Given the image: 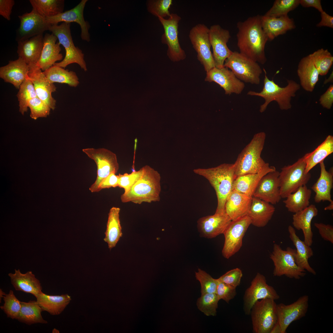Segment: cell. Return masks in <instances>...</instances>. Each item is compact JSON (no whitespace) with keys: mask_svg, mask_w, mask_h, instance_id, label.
<instances>
[{"mask_svg":"<svg viewBox=\"0 0 333 333\" xmlns=\"http://www.w3.org/2000/svg\"><path fill=\"white\" fill-rule=\"evenodd\" d=\"M172 0H150L147 2L148 11L155 16L164 18L170 16L169 9L172 4Z\"/></svg>","mask_w":333,"mask_h":333,"instance_id":"cell-48","label":"cell"},{"mask_svg":"<svg viewBox=\"0 0 333 333\" xmlns=\"http://www.w3.org/2000/svg\"><path fill=\"white\" fill-rule=\"evenodd\" d=\"M219 300L216 294L205 293L198 299L197 306L199 310L206 316H215Z\"/></svg>","mask_w":333,"mask_h":333,"instance_id":"cell-46","label":"cell"},{"mask_svg":"<svg viewBox=\"0 0 333 333\" xmlns=\"http://www.w3.org/2000/svg\"><path fill=\"white\" fill-rule=\"evenodd\" d=\"M8 276L12 285L16 290L31 294L35 297L42 292L39 281L31 271L23 274L19 269H15L14 273H9Z\"/></svg>","mask_w":333,"mask_h":333,"instance_id":"cell-32","label":"cell"},{"mask_svg":"<svg viewBox=\"0 0 333 333\" xmlns=\"http://www.w3.org/2000/svg\"><path fill=\"white\" fill-rule=\"evenodd\" d=\"M251 224L247 215L231 221L223 234L224 242L222 253L224 258L229 259L240 250L243 238Z\"/></svg>","mask_w":333,"mask_h":333,"instance_id":"cell-14","label":"cell"},{"mask_svg":"<svg viewBox=\"0 0 333 333\" xmlns=\"http://www.w3.org/2000/svg\"><path fill=\"white\" fill-rule=\"evenodd\" d=\"M14 4V0H0V15L7 20H10Z\"/></svg>","mask_w":333,"mask_h":333,"instance_id":"cell-56","label":"cell"},{"mask_svg":"<svg viewBox=\"0 0 333 333\" xmlns=\"http://www.w3.org/2000/svg\"><path fill=\"white\" fill-rule=\"evenodd\" d=\"M252 197L235 190H232L228 196L225 210L232 220L247 216L251 204Z\"/></svg>","mask_w":333,"mask_h":333,"instance_id":"cell-26","label":"cell"},{"mask_svg":"<svg viewBox=\"0 0 333 333\" xmlns=\"http://www.w3.org/2000/svg\"><path fill=\"white\" fill-rule=\"evenodd\" d=\"M319 75H327L333 63V56L327 49L321 48L309 55Z\"/></svg>","mask_w":333,"mask_h":333,"instance_id":"cell-43","label":"cell"},{"mask_svg":"<svg viewBox=\"0 0 333 333\" xmlns=\"http://www.w3.org/2000/svg\"><path fill=\"white\" fill-rule=\"evenodd\" d=\"M333 209V201L330 202L329 204L325 207L324 210H331Z\"/></svg>","mask_w":333,"mask_h":333,"instance_id":"cell-61","label":"cell"},{"mask_svg":"<svg viewBox=\"0 0 333 333\" xmlns=\"http://www.w3.org/2000/svg\"><path fill=\"white\" fill-rule=\"evenodd\" d=\"M4 303L0 308L6 314L7 317L12 319H16L19 313L21 304L19 301L14 295L13 291L10 290L9 293L6 294L3 298Z\"/></svg>","mask_w":333,"mask_h":333,"instance_id":"cell-47","label":"cell"},{"mask_svg":"<svg viewBox=\"0 0 333 333\" xmlns=\"http://www.w3.org/2000/svg\"><path fill=\"white\" fill-rule=\"evenodd\" d=\"M216 294L219 300L222 299L228 303L236 294V288L219 281L218 279Z\"/></svg>","mask_w":333,"mask_h":333,"instance_id":"cell-53","label":"cell"},{"mask_svg":"<svg viewBox=\"0 0 333 333\" xmlns=\"http://www.w3.org/2000/svg\"><path fill=\"white\" fill-rule=\"evenodd\" d=\"M309 297L303 295L289 305L283 303L277 304L278 321L282 333H285L290 324L305 316L308 308Z\"/></svg>","mask_w":333,"mask_h":333,"instance_id":"cell-18","label":"cell"},{"mask_svg":"<svg viewBox=\"0 0 333 333\" xmlns=\"http://www.w3.org/2000/svg\"><path fill=\"white\" fill-rule=\"evenodd\" d=\"M6 294L1 289H0V303L1 302L2 298H3L4 296Z\"/></svg>","mask_w":333,"mask_h":333,"instance_id":"cell-63","label":"cell"},{"mask_svg":"<svg viewBox=\"0 0 333 333\" xmlns=\"http://www.w3.org/2000/svg\"><path fill=\"white\" fill-rule=\"evenodd\" d=\"M87 1V0H82L76 6L70 10L54 16L45 18L46 21L51 25L58 24L60 22L68 23H76L80 27V36L82 39L88 42L90 40L88 32L90 26L88 22L85 20L83 13Z\"/></svg>","mask_w":333,"mask_h":333,"instance_id":"cell-21","label":"cell"},{"mask_svg":"<svg viewBox=\"0 0 333 333\" xmlns=\"http://www.w3.org/2000/svg\"><path fill=\"white\" fill-rule=\"evenodd\" d=\"M224 67L229 68L241 81L253 84L260 83L262 70L258 64L236 51L225 61Z\"/></svg>","mask_w":333,"mask_h":333,"instance_id":"cell-11","label":"cell"},{"mask_svg":"<svg viewBox=\"0 0 333 333\" xmlns=\"http://www.w3.org/2000/svg\"><path fill=\"white\" fill-rule=\"evenodd\" d=\"M43 72L49 81L52 84H66L76 87L80 83L75 72L54 65Z\"/></svg>","mask_w":333,"mask_h":333,"instance_id":"cell-41","label":"cell"},{"mask_svg":"<svg viewBox=\"0 0 333 333\" xmlns=\"http://www.w3.org/2000/svg\"><path fill=\"white\" fill-rule=\"evenodd\" d=\"M300 84L305 91L312 92L319 80V73L309 55L302 58L297 70Z\"/></svg>","mask_w":333,"mask_h":333,"instance_id":"cell-34","label":"cell"},{"mask_svg":"<svg viewBox=\"0 0 333 333\" xmlns=\"http://www.w3.org/2000/svg\"><path fill=\"white\" fill-rule=\"evenodd\" d=\"M242 276L241 270L237 268L228 271L218 279L220 281L236 288L240 285Z\"/></svg>","mask_w":333,"mask_h":333,"instance_id":"cell-52","label":"cell"},{"mask_svg":"<svg viewBox=\"0 0 333 333\" xmlns=\"http://www.w3.org/2000/svg\"><path fill=\"white\" fill-rule=\"evenodd\" d=\"M29 2L32 8L45 18L63 12L64 0H30Z\"/></svg>","mask_w":333,"mask_h":333,"instance_id":"cell-42","label":"cell"},{"mask_svg":"<svg viewBox=\"0 0 333 333\" xmlns=\"http://www.w3.org/2000/svg\"><path fill=\"white\" fill-rule=\"evenodd\" d=\"M251 315L254 333H270L278 321L275 300L265 298L257 301L252 307Z\"/></svg>","mask_w":333,"mask_h":333,"instance_id":"cell-10","label":"cell"},{"mask_svg":"<svg viewBox=\"0 0 333 333\" xmlns=\"http://www.w3.org/2000/svg\"><path fill=\"white\" fill-rule=\"evenodd\" d=\"M237 46L240 52L254 61L264 64L267 60L265 52L268 41L261 24V15L249 17L237 24Z\"/></svg>","mask_w":333,"mask_h":333,"instance_id":"cell-1","label":"cell"},{"mask_svg":"<svg viewBox=\"0 0 333 333\" xmlns=\"http://www.w3.org/2000/svg\"><path fill=\"white\" fill-rule=\"evenodd\" d=\"M273 205L253 196L247 216L251 224L257 227L265 226L271 219L275 211Z\"/></svg>","mask_w":333,"mask_h":333,"instance_id":"cell-29","label":"cell"},{"mask_svg":"<svg viewBox=\"0 0 333 333\" xmlns=\"http://www.w3.org/2000/svg\"><path fill=\"white\" fill-rule=\"evenodd\" d=\"M306 163L304 156L292 165L281 168L279 174L280 192L282 198L285 199L300 187L306 185L311 176L305 172Z\"/></svg>","mask_w":333,"mask_h":333,"instance_id":"cell-7","label":"cell"},{"mask_svg":"<svg viewBox=\"0 0 333 333\" xmlns=\"http://www.w3.org/2000/svg\"><path fill=\"white\" fill-rule=\"evenodd\" d=\"M18 17L20 24L16 32V40L17 42L43 34L44 31L49 30L51 25L46 21L45 18L33 8L30 12L19 15Z\"/></svg>","mask_w":333,"mask_h":333,"instance_id":"cell-16","label":"cell"},{"mask_svg":"<svg viewBox=\"0 0 333 333\" xmlns=\"http://www.w3.org/2000/svg\"><path fill=\"white\" fill-rule=\"evenodd\" d=\"M311 193V190L306 185L302 186L295 191L289 194L283 203L288 211L294 213L310 205Z\"/></svg>","mask_w":333,"mask_h":333,"instance_id":"cell-39","label":"cell"},{"mask_svg":"<svg viewBox=\"0 0 333 333\" xmlns=\"http://www.w3.org/2000/svg\"><path fill=\"white\" fill-rule=\"evenodd\" d=\"M36 301L43 311L52 315L60 314L71 300L68 294L60 295H47L42 292L35 296Z\"/></svg>","mask_w":333,"mask_h":333,"instance_id":"cell-36","label":"cell"},{"mask_svg":"<svg viewBox=\"0 0 333 333\" xmlns=\"http://www.w3.org/2000/svg\"><path fill=\"white\" fill-rule=\"evenodd\" d=\"M321 20L316 26L319 27H327L333 28V17L329 15L325 11L321 13Z\"/></svg>","mask_w":333,"mask_h":333,"instance_id":"cell-58","label":"cell"},{"mask_svg":"<svg viewBox=\"0 0 333 333\" xmlns=\"http://www.w3.org/2000/svg\"><path fill=\"white\" fill-rule=\"evenodd\" d=\"M296 250L287 247L285 250L276 244L273 245L270 258L274 265V276L285 275L290 278L299 279L306 274V270L299 267L295 260Z\"/></svg>","mask_w":333,"mask_h":333,"instance_id":"cell-8","label":"cell"},{"mask_svg":"<svg viewBox=\"0 0 333 333\" xmlns=\"http://www.w3.org/2000/svg\"><path fill=\"white\" fill-rule=\"evenodd\" d=\"M206 72L205 81L217 84L224 89L226 94H240L245 88L244 82L227 67H215Z\"/></svg>","mask_w":333,"mask_h":333,"instance_id":"cell-19","label":"cell"},{"mask_svg":"<svg viewBox=\"0 0 333 333\" xmlns=\"http://www.w3.org/2000/svg\"><path fill=\"white\" fill-rule=\"evenodd\" d=\"M57 37L53 34H46L44 36L43 44L41 55L36 65L43 72L49 68L58 61L63 59L60 53V44L56 42Z\"/></svg>","mask_w":333,"mask_h":333,"instance_id":"cell-24","label":"cell"},{"mask_svg":"<svg viewBox=\"0 0 333 333\" xmlns=\"http://www.w3.org/2000/svg\"><path fill=\"white\" fill-rule=\"evenodd\" d=\"M82 151L97 164L96 179L89 190L92 192H98L100 185L104 179L111 173L116 174L118 171L119 166L116 155L104 148H87L83 149Z\"/></svg>","mask_w":333,"mask_h":333,"instance_id":"cell-9","label":"cell"},{"mask_svg":"<svg viewBox=\"0 0 333 333\" xmlns=\"http://www.w3.org/2000/svg\"><path fill=\"white\" fill-rule=\"evenodd\" d=\"M143 173L139 180L128 191L121 196L123 203L131 202L141 204L160 200L161 191L160 174L148 165L143 167Z\"/></svg>","mask_w":333,"mask_h":333,"instance_id":"cell-3","label":"cell"},{"mask_svg":"<svg viewBox=\"0 0 333 333\" xmlns=\"http://www.w3.org/2000/svg\"><path fill=\"white\" fill-rule=\"evenodd\" d=\"M333 82V71L331 74L330 77L327 80H325L324 82V84L327 83L328 82Z\"/></svg>","mask_w":333,"mask_h":333,"instance_id":"cell-62","label":"cell"},{"mask_svg":"<svg viewBox=\"0 0 333 333\" xmlns=\"http://www.w3.org/2000/svg\"><path fill=\"white\" fill-rule=\"evenodd\" d=\"M314 225L318 229L319 234L324 240L333 243V227L332 225L317 223H314Z\"/></svg>","mask_w":333,"mask_h":333,"instance_id":"cell-54","label":"cell"},{"mask_svg":"<svg viewBox=\"0 0 333 333\" xmlns=\"http://www.w3.org/2000/svg\"><path fill=\"white\" fill-rule=\"evenodd\" d=\"M120 210L119 208L113 207L108 214L104 240L107 243L110 249L116 246L122 235L119 218Z\"/></svg>","mask_w":333,"mask_h":333,"instance_id":"cell-37","label":"cell"},{"mask_svg":"<svg viewBox=\"0 0 333 333\" xmlns=\"http://www.w3.org/2000/svg\"><path fill=\"white\" fill-rule=\"evenodd\" d=\"M299 4L300 0H276L264 15L275 17L286 16Z\"/></svg>","mask_w":333,"mask_h":333,"instance_id":"cell-45","label":"cell"},{"mask_svg":"<svg viewBox=\"0 0 333 333\" xmlns=\"http://www.w3.org/2000/svg\"><path fill=\"white\" fill-rule=\"evenodd\" d=\"M320 104L324 108L329 109L333 104V85H331L326 91L322 95L319 99Z\"/></svg>","mask_w":333,"mask_h":333,"instance_id":"cell-55","label":"cell"},{"mask_svg":"<svg viewBox=\"0 0 333 333\" xmlns=\"http://www.w3.org/2000/svg\"><path fill=\"white\" fill-rule=\"evenodd\" d=\"M29 66L21 58L10 60L7 65L0 68V77L5 82L12 84L19 89L20 85L28 77Z\"/></svg>","mask_w":333,"mask_h":333,"instance_id":"cell-25","label":"cell"},{"mask_svg":"<svg viewBox=\"0 0 333 333\" xmlns=\"http://www.w3.org/2000/svg\"><path fill=\"white\" fill-rule=\"evenodd\" d=\"M318 210L314 204L310 205L304 209L293 215L292 224L298 230H301L303 233L304 242L309 246L313 243V233L311 223L313 218L318 214Z\"/></svg>","mask_w":333,"mask_h":333,"instance_id":"cell-30","label":"cell"},{"mask_svg":"<svg viewBox=\"0 0 333 333\" xmlns=\"http://www.w3.org/2000/svg\"><path fill=\"white\" fill-rule=\"evenodd\" d=\"M43 34L18 42L17 53L29 66L36 65L40 56L43 44Z\"/></svg>","mask_w":333,"mask_h":333,"instance_id":"cell-27","label":"cell"},{"mask_svg":"<svg viewBox=\"0 0 333 333\" xmlns=\"http://www.w3.org/2000/svg\"><path fill=\"white\" fill-rule=\"evenodd\" d=\"M70 26L71 23L63 22L59 25H51L49 27V31L57 37L58 43L62 45L65 51V55L63 60L56 63L54 65L65 68L70 64L76 63L86 72L87 69L84 59V54L82 50L74 44Z\"/></svg>","mask_w":333,"mask_h":333,"instance_id":"cell-6","label":"cell"},{"mask_svg":"<svg viewBox=\"0 0 333 333\" xmlns=\"http://www.w3.org/2000/svg\"><path fill=\"white\" fill-rule=\"evenodd\" d=\"M320 174L319 177L311 187L315 193L314 201L316 203L327 201L331 202V190L333 186V169L330 168L327 171L323 161L319 163Z\"/></svg>","mask_w":333,"mask_h":333,"instance_id":"cell-33","label":"cell"},{"mask_svg":"<svg viewBox=\"0 0 333 333\" xmlns=\"http://www.w3.org/2000/svg\"><path fill=\"white\" fill-rule=\"evenodd\" d=\"M288 230L289 237L296 248L295 257L296 263L301 268L315 275V270L310 266L308 261L313 255L312 248L299 239L296 235L295 229L292 226H288Z\"/></svg>","mask_w":333,"mask_h":333,"instance_id":"cell-35","label":"cell"},{"mask_svg":"<svg viewBox=\"0 0 333 333\" xmlns=\"http://www.w3.org/2000/svg\"><path fill=\"white\" fill-rule=\"evenodd\" d=\"M20 303L21 309L16 320L28 325L48 323L43 318L41 315L43 310L36 301L30 300L28 302L20 301Z\"/></svg>","mask_w":333,"mask_h":333,"instance_id":"cell-40","label":"cell"},{"mask_svg":"<svg viewBox=\"0 0 333 333\" xmlns=\"http://www.w3.org/2000/svg\"><path fill=\"white\" fill-rule=\"evenodd\" d=\"M189 37L197 53V59L205 70L207 72L215 67L211 50L209 28L204 24H198L190 30Z\"/></svg>","mask_w":333,"mask_h":333,"instance_id":"cell-13","label":"cell"},{"mask_svg":"<svg viewBox=\"0 0 333 333\" xmlns=\"http://www.w3.org/2000/svg\"><path fill=\"white\" fill-rule=\"evenodd\" d=\"M232 220L225 212L216 213L199 218L197 228L200 236L208 239L223 234Z\"/></svg>","mask_w":333,"mask_h":333,"instance_id":"cell-20","label":"cell"},{"mask_svg":"<svg viewBox=\"0 0 333 333\" xmlns=\"http://www.w3.org/2000/svg\"><path fill=\"white\" fill-rule=\"evenodd\" d=\"M209 37L215 66L219 68H222L225 61L233 52L227 45L231 38L230 33L219 25H213L209 28Z\"/></svg>","mask_w":333,"mask_h":333,"instance_id":"cell-17","label":"cell"},{"mask_svg":"<svg viewBox=\"0 0 333 333\" xmlns=\"http://www.w3.org/2000/svg\"><path fill=\"white\" fill-rule=\"evenodd\" d=\"M276 170L274 166H270L267 163L261 171L257 173L245 175L236 178L233 183L232 190L252 197L262 178L267 174Z\"/></svg>","mask_w":333,"mask_h":333,"instance_id":"cell-31","label":"cell"},{"mask_svg":"<svg viewBox=\"0 0 333 333\" xmlns=\"http://www.w3.org/2000/svg\"><path fill=\"white\" fill-rule=\"evenodd\" d=\"M266 138L263 132L256 134L250 142L238 154L234 163L236 178L239 176L257 173L266 165L261 157Z\"/></svg>","mask_w":333,"mask_h":333,"instance_id":"cell-5","label":"cell"},{"mask_svg":"<svg viewBox=\"0 0 333 333\" xmlns=\"http://www.w3.org/2000/svg\"><path fill=\"white\" fill-rule=\"evenodd\" d=\"M235 170L234 163H224L215 167L193 170L194 173L207 179L215 190L217 201L216 213L225 212L226 201L232 190L236 178Z\"/></svg>","mask_w":333,"mask_h":333,"instance_id":"cell-2","label":"cell"},{"mask_svg":"<svg viewBox=\"0 0 333 333\" xmlns=\"http://www.w3.org/2000/svg\"><path fill=\"white\" fill-rule=\"evenodd\" d=\"M143 172V168L142 167L138 171H133L130 174H119L118 187L123 188L124 192H127L140 178Z\"/></svg>","mask_w":333,"mask_h":333,"instance_id":"cell-51","label":"cell"},{"mask_svg":"<svg viewBox=\"0 0 333 333\" xmlns=\"http://www.w3.org/2000/svg\"><path fill=\"white\" fill-rule=\"evenodd\" d=\"M265 73L264 86L260 92L250 91L247 95L261 97L265 100L264 103L260 106L259 111L264 112L268 105L272 101H276L282 110H287L292 107L291 101L292 98L296 95V92L300 88V85L294 80H287V84L282 87L276 84L273 80H270L267 76L264 69Z\"/></svg>","mask_w":333,"mask_h":333,"instance_id":"cell-4","label":"cell"},{"mask_svg":"<svg viewBox=\"0 0 333 333\" xmlns=\"http://www.w3.org/2000/svg\"><path fill=\"white\" fill-rule=\"evenodd\" d=\"M333 152V136L328 135L324 141L313 151L303 156L306 163L305 172L307 173L316 165Z\"/></svg>","mask_w":333,"mask_h":333,"instance_id":"cell-38","label":"cell"},{"mask_svg":"<svg viewBox=\"0 0 333 333\" xmlns=\"http://www.w3.org/2000/svg\"><path fill=\"white\" fill-rule=\"evenodd\" d=\"M261 24L269 41L295 28L293 19L288 15L278 17L261 15Z\"/></svg>","mask_w":333,"mask_h":333,"instance_id":"cell-28","label":"cell"},{"mask_svg":"<svg viewBox=\"0 0 333 333\" xmlns=\"http://www.w3.org/2000/svg\"><path fill=\"white\" fill-rule=\"evenodd\" d=\"M196 279L200 282L201 286V294L205 293L216 294L218 283L217 279L213 278L204 271L198 268L195 272Z\"/></svg>","mask_w":333,"mask_h":333,"instance_id":"cell-49","label":"cell"},{"mask_svg":"<svg viewBox=\"0 0 333 333\" xmlns=\"http://www.w3.org/2000/svg\"><path fill=\"white\" fill-rule=\"evenodd\" d=\"M279 172L276 170L263 176L259 182L253 196L273 205L282 198L280 194Z\"/></svg>","mask_w":333,"mask_h":333,"instance_id":"cell-23","label":"cell"},{"mask_svg":"<svg viewBox=\"0 0 333 333\" xmlns=\"http://www.w3.org/2000/svg\"><path fill=\"white\" fill-rule=\"evenodd\" d=\"M119 177L114 173H112L105 179L100 184L99 191L102 189L115 188L118 187Z\"/></svg>","mask_w":333,"mask_h":333,"instance_id":"cell-57","label":"cell"},{"mask_svg":"<svg viewBox=\"0 0 333 333\" xmlns=\"http://www.w3.org/2000/svg\"><path fill=\"white\" fill-rule=\"evenodd\" d=\"M28 107L30 110V116L34 120L40 117H46L50 113L51 109L44 102L37 97L31 99L28 102Z\"/></svg>","mask_w":333,"mask_h":333,"instance_id":"cell-50","label":"cell"},{"mask_svg":"<svg viewBox=\"0 0 333 333\" xmlns=\"http://www.w3.org/2000/svg\"><path fill=\"white\" fill-rule=\"evenodd\" d=\"M300 4L303 7H313L320 13L324 10L320 0H300Z\"/></svg>","mask_w":333,"mask_h":333,"instance_id":"cell-59","label":"cell"},{"mask_svg":"<svg viewBox=\"0 0 333 333\" xmlns=\"http://www.w3.org/2000/svg\"><path fill=\"white\" fill-rule=\"evenodd\" d=\"M17 97L19 102V111L24 115L27 111L28 101L37 97L33 84L28 76L20 85Z\"/></svg>","mask_w":333,"mask_h":333,"instance_id":"cell-44","label":"cell"},{"mask_svg":"<svg viewBox=\"0 0 333 333\" xmlns=\"http://www.w3.org/2000/svg\"><path fill=\"white\" fill-rule=\"evenodd\" d=\"M29 66L28 76L33 84L37 97L54 110L56 108V101L52 97V93L56 91V87L49 81L36 64Z\"/></svg>","mask_w":333,"mask_h":333,"instance_id":"cell-22","label":"cell"},{"mask_svg":"<svg viewBox=\"0 0 333 333\" xmlns=\"http://www.w3.org/2000/svg\"><path fill=\"white\" fill-rule=\"evenodd\" d=\"M59 330L56 329H54L52 330V333H59Z\"/></svg>","mask_w":333,"mask_h":333,"instance_id":"cell-64","label":"cell"},{"mask_svg":"<svg viewBox=\"0 0 333 333\" xmlns=\"http://www.w3.org/2000/svg\"><path fill=\"white\" fill-rule=\"evenodd\" d=\"M280 296L272 286L267 283L265 277L257 273L250 286L245 291L243 297V310L246 315L250 314L252 307L257 301L265 298L274 300Z\"/></svg>","mask_w":333,"mask_h":333,"instance_id":"cell-15","label":"cell"},{"mask_svg":"<svg viewBox=\"0 0 333 333\" xmlns=\"http://www.w3.org/2000/svg\"><path fill=\"white\" fill-rule=\"evenodd\" d=\"M270 333H282L281 326L278 321L274 326Z\"/></svg>","mask_w":333,"mask_h":333,"instance_id":"cell-60","label":"cell"},{"mask_svg":"<svg viewBox=\"0 0 333 333\" xmlns=\"http://www.w3.org/2000/svg\"><path fill=\"white\" fill-rule=\"evenodd\" d=\"M158 18L164 30L161 42L167 46V56L173 62L184 60L186 54L180 46L178 38L179 23L181 17L176 14L171 13L167 19L161 17Z\"/></svg>","mask_w":333,"mask_h":333,"instance_id":"cell-12","label":"cell"}]
</instances>
